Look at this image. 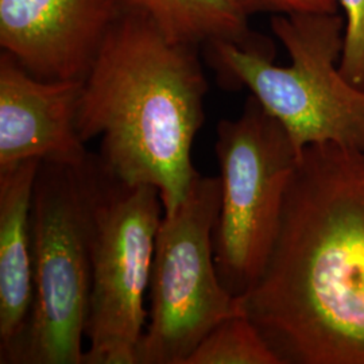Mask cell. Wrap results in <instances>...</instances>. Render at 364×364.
<instances>
[{"label": "cell", "mask_w": 364, "mask_h": 364, "mask_svg": "<svg viewBox=\"0 0 364 364\" xmlns=\"http://www.w3.org/2000/svg\"><path fill=\"white\" fill-rule=\"evenodd\" d=\"M282 364H364V153L302 149L258 279L239 297Z\"/></svg>", "instance_id": "6da1fadb"}, {"label": "cell", "mask_w": 364, "mask_h": 364, "mask_svg": "<svg viewBox=\"0 0 364 364\" xmlns=\"http://www.w3.org/2000/svg\"><path fill=\"white\" fill-rule=\"evenodd\" d=\"M207 92L197 48L123 11L82 80L80 138L87 144L102 136L97 158L105 171L126 183L156 186L170 216L200 177L192 146Z\"/></svg>", "instance_id": "7a4b0ae2"}, {"label": "cell", "mask_w": 364, "mask_h": 364, "mask_svg": "<svg viewBox=\"0 0 364 364\" xmlns=\"http://www.w3.org/2000/svg\"><path fill=\"white\" fill-rule=\"evenodd\" d=\"M275 37L291 64L245 52L227 42L205 46L209 65L228 90L247 88L287 129L299 154L316 144L364 153V91L338 69L344 18L335 14H275Z\"/></svg>", "instance_id": "3957f363"}, {"label": "cell", "mask_w": 364, "mask_h": 364, "mask_svg": "<svg viewBox=\"0 0 364 364\" xmlns=\"http://www.w3.org/2000/svg\"><path fill=\"white\" fill-rule=\"evenodd\" d=\"M96 154L41 161L31 204L34 304L15 364H84Z\"/></svg>", "instance_id": "277c9868"}, {"label": "cell", "mask_w": 364, "mask_h": 364, "mask_svg": "<svg viewBox=\"0 0 364 364\" xmlns=\"http://www.w3.org/2000/svg\"><path fill=\"white\" fill-rule=\"evenodd\" d=\"M215 149L221 203L213 257L223 287L239 299L270 255L299 153L282 123L252 95L239 117L219 122Z\"/></svg>", "instance_id": "5b68a950"}, {"label": "cell", "mask_w": 364, "mask_h": 364, "mask_svg": "<svg viewBox=\"0 0 364 364\" xmlns=\"http://www.w3.org/2000/svg\"><path fill=\"white\" fill-rule=\"evenodd\" d=\"M162 209L156 186L117 180L96 154L84 364H136Z\"/></svg>", "instance_id": "8992f818"}, {"label": "cell", "mask_w": 364, "mask_h": 364, "mask_svg": "<svg viewBox=\"0 0 364 364\" xmlns=\"http://www.w3.org/2000/svg\"><path fill=\"white\" fill-rule=\"evenodd\" d=\"M220 203V178L200 176L178 209L162 218L150 275V321L136 364H185L215 326L242 313L215 264Z\"/></svg>", "instance_id": "52a82bcc"}, {"label": "cell", "mask_w": 364, "mask_h": 364, "mask_svg": "<svg viewBox=\"0 0 364 364\" xmlns=\"http://www.w3.org/2000/svg\"><path fill=\"white\" fill-rule=\"evenodd\" d=\"M119 0H0V46L42 80H84Z\"/></svg>", "instance_id": "ba28073f"}, {"label": "cell", "mask_w": 364, "mask_h": 364, "mask_svg": "<svg viewBox=\"0 0 364 364\" xmlns=\"http://www.w3.org/2000/svg\"><path fill=\"white\" fill-rule=\"evenodd\" d=\"M82 80H42L11 54L0 55V170L27 159L82 162L77 131Z\"/></svg>", "instance_id": "9c48e42d"}, {"label": "cell", "mask_w": 364, "mask_h": 364, "mask_svg": "<svg viewBox=\"0 0 364 364\" xmlns=\"http://www.w3.org/2000/svg\"><path fill=\"white\" fill-rule=\"evenodd\" d=\"M39 159L0 170V363L15 364L34 304L31 204Z\"/></svg>", "instance_id": "30bf717a"}, {"label": "cell", "mask_w": 364, "mask_h": 364, "mask_svg": "<svg viewBox=\"0 0 364 364\" xmlns=\"http://www.w3.org/2000/svg\"><path fill=\"white\" fill-rule=\"evenodd\" d=\"M123 11L150 21L168 38L200 48L232 43L245 52L275 58L270 38L248 25L250 11L242 0H119Z\"/></svg>", "instance_id": "8fae6325"}, {"label": "cell", "mask_w": 364, "mask_h": 364, "mask_svg": "<svg viewBox=\"0 0 364 364\" xmlns=\"http://www.w3.org/2000/svg\"><path fill=\"white\" fill-rule=\"evenodd\" d=\"M185 364H282L257 326L239 313L215 326Z\"/></svg>", "instance_id": "7c38bea8"}, {"label": "cell", "mask_w": 364, "mask_h": 364, "mask_svg": "<svg viewBox=\"0 0 364 364\" xmlns=\"http://www.w3.org/2000/svg\"><path fill=\"white\" fill-rule=\"evenodd\" d=\"M344 11V41L338 69L353 87L364 91V0H336Z\"/></svg>", "instance_id": "4fadbf2b"}, {"label": "cell", "mask_w": 364, "mask_h": 364, "mask_svg": "<svg viewBox=\"0 0 364 364\" xmlns=\"http://www.w3.org/2000/svg\"><path fill=\"white\" fill-rule=\"evenodd\" d=\"M250 13L335 14L336 0H242Z\"/></svg>", "instance_id": "5bb4252c"}]
</instances>
